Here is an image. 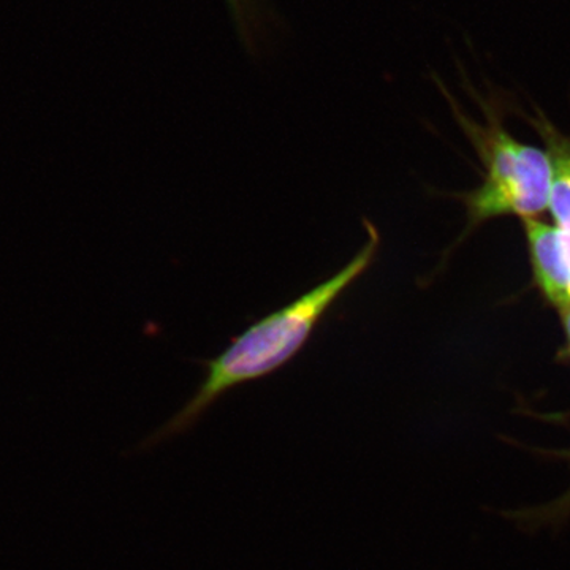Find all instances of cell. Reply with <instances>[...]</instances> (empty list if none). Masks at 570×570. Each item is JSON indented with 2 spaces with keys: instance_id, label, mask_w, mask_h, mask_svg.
Instances as JSON below:
<instances>
[{
  "instance_id": "cell-5",
  "label": "cell",
  "mask_w": 570,
  "mask_h": 570,
  "mask_svg": "<svg viewBox=\"0 0 570 570\" xmlns=\"http://www.w3.org/2000/svg\"><path fill=\"white\" fill-rule=\"evenodd\" d=\"M225 2L230 10L239 40L247 51H257L262 29H264L262 0H225Z\"/></svg>"
},
{
  "instance_id": "cell-2",
  "label": "cell",
  "mask_w": 570,
  "mask_h": 570,
  "mask_svg": "<svg viewBox=\"0 0 570 570\" xmlns=\"http://www.w3.org/2000/svg\"><path fill=\"white\" fill-rule=\"evenodd\" d=\"M441 91L449 97L456 118L468 132L474 134L485 153L487 171L482 187L471 197V214L474 219L515 214L532 219L550 208L551 163L549 153L534 146L523 145L502 129L497 116H491L487 129L472 122L456 108L442 82Z\"/></svg>"
},
{
  "instance_id": "cell-3",
  "label": "cell",
  "mask_w": 570,
  "mask_h": 570,
  "mask_svg": "<svg viewBox=\"0 0 570 570\" xmlns=\"http://www.w3.org/2000/svg\"><path fill=\"white\" fill-rule=\"evenodd\" d=\"M535 281L554 306L570 296V268L560 228L535 219L524 220Z\"/></svg>"
},
{
  "instance_id": "cell-7",
  "label": "cell",
  "mask_w": 570,
  "mask_h": 570,
  "mask_svg": "<svg viewBox=\"0 0 570 570\" xmlns=\"http://www.w3.org/2000/svg\"><path fill=\"white\" fill-rule=\"evenodd\" d=\"M569 509H570V490H569V493L566 494V497L562 498L560 502H558L557 510H569Z\"/></svg>"
},
{
  "instance_id": "cell-4",
  "label": "cell",
  "mask_w": 570,
  "mask_h": 570,
  "mask_svg": "<svg viewBox=\"0 0 570 570\" xmlns=\"http://www.w3.org/2000/svg\"><path fill=\"white\" fill-rule=\"evenodd\" d=\"M549 142L551 163L550 209L558 228L570 232V138L553 129L551 124L540 116L535 124Z\"/></svg>"
},
{
  "instance_id": "cell-1",
  "label": "cell",
  "mask_w": 570,
  "mask_h": 570,
  "mask_svg": "<svg viewBox=\"0 0 570 570\" xmlns=\"http://www.w3.org/2000/svg\"><path fill=\"white\" fill-rule=\"evenodd\" d=\"M366 242L335 275L288 303L275 313L255 322L230 346L212 360H206L205 379L194 396L174 419L168 420L148 444H157L193 428L214 403L239 385L249 384L275 373L295 358L316 332L326 314L348 288L365 276L376 262L381 235L366 217Z\"/></svg>"
},
{
  "instance_id": "cell-6",
  "label": "cell",
  "mask_w": 570,
  "mask_h": 570,
  "mask_svg": "<svg viewBox=\"0 0 570 570\" xmlns=\"http://www.w3.org/2000/svg\"><path fill=\"white\" fill-rule=\"evenodd\" d=\"M561 314L562 325H564L566 335H568L570 346V296L557 306Z\"/></svg>"
}]
</instances>
